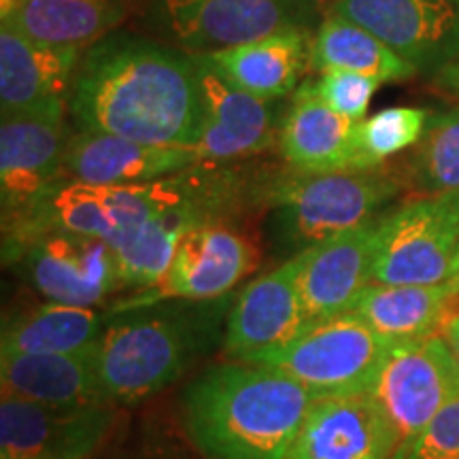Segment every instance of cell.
Masks as SVG:
<instances>
[{
	"label": "cell",
	"instance_id": "44dd1931",
	"mask_svg": "<svg viewBox=\"0 0 459 459\" xmlns=\"http://www.w3.org/2000/svg\"><path fill=\"white\" fill-rule=\"evenodd\" d=\"M220 181L204 186L179 204L166 206L143 223L139 232L117 249L119 283L132 290H149L169 271L175 247L192 228L215 223L213 217L223 200Z\"/></svg>",
	"mask_w": 459,
	"mask_h": 459
},
{
	"label": "cell",
	"instance_id": "d590c367",
	"mask_svg": "<svg viewBox=\"0 0 459 459\" xmlns=\"http://www.w3.org/2000/svg\"><path fill=\"white\" fill-rule=\"evenodd\" d=\"M449 285L453 287V294H455V300H457V311H459V249H457L455 271H453V277H451V281H449Z\"/></svg>",
	"mask_w": 459,
	"mask_h": 459
},
{
	"label": "cell",
	"instance_id": "9c48e42d",
	"mask_svg": "<svg viewBox=\"0 0 459 459\" xmlns=\"http://www.w3.org/2000/svg\"><path fill=\"white\" fill-rule=\"evenodd\" d=\"M260 254L249 238L220 223L192 228L175 247L169 271L156 285L143 290L117 311L164 300L209 302L228 294L257 266Z\"/></svg>",
	"mask_w": 459,
	"mask_h": 459
},
{
	"label": "cell",
	"instance_id": "cb8c5ba5",
	"mask_svg": "<svg viewBox=\"0 0 459 459\" xmlns=\"http://www.w3.org/2000/svg\"><path fill=\"white\" fill-rule=\"evenodd\" d=\"M308 54L311 48H307L304 34L298 28H287L257 41L203 54V57L237 88L262 100H273L296 90Z\"/></svg>",
	"mask_w": 459,
	"mask_h": 459
},
{
	"label": "cell",
	"instance_id": "5bb4252c",
	"mask_svg": "<svg viewBox=\"0 0 459 459\" xmlns=\"http://www.w3.org/2000/svg\"><path fill=\"white\" fill-rule=\"evenodd\" d=\"M82 49L43 43L0 26V108L3 115L65 119Z\"/></svg>",
	"mask_w": 459,
	"mask_h": 459
},
{
	"label": "cell",
	"instance_id": "4dcf8cb0",
	"mask_svg": "<svg viewBox=\"0 0 459 459\" xmlns=\"http://www.w3.org/2000/svg\"><path fill=\"white\" fill-rule=\"evenodd\" d=\"M394 459H459V398L449 402L415 438L400 445Z\"/></svg>",
	"mask_w": 459,
	"mask_h": 459
},
{
	"label": "cell",
	"instance_id": "ffe728a7",
	"mask_svg": "<svg viewBox=\"0 0 459 459\" xmlns=\"http://www.w3.org/2000/svg\"><path fill=\"white\" fill-rule=\"evenodd\" d=\"M99 342L74 353H0L3 394L56 406L111 404L102 392Z\"/></svg>",
	"mask_w": 459,
	"mask_h": 459
},
{
	"label": "cell",
	"instance_id": "836d02e7",
	"mask_svg": "<svg viewBox=\"0 0 459 459\" xmlns=\"http://www.w3.org/2000/svg\"><path fill=\"white\" fill-rule=\"evenodd\" d=\"M22 4H24V0H0V13H3L0 20H3V24H9L13 20Z\"/></svg>",
	"mask_w": 459,
	"mask_h": 459
},
{
	"label": "cell",
	"instance_id": "d6986e66",
	"mask_svg": "<svg viewBox=\"0 0 459 459\" xmlns=\"http://www.w3.org/2000/svg\"><path fill=\"white\" fill-rule=\"evenodd\" d=\"M203 94L200 160H234L260 153L274 143L271 100H262L230 83L203 56H192Z\"/></svg>",
	"mask_w": 459,
	"mask_h": 459
},
{
	"label": "cell",
	"instance_id": "7c38bea8",
	"mask_svg": "<svg viewBox=\"0 0 459 459\" xmlns=\"http://www.w3.org/2000/svg\"><path fill=\"white\" fill-rule=\"evenodd\" d=\"M71 139L65 119L43 115H3L0 124V200L3 230L13 228L60 183Z\"/></svg>",
	"mask_w": 459,
	"mask_h": 459
},
{
	"label": "cell",
	"instance_id": "6da1fadb",
	"mask_svg": "<svg viewBox=\"0 0 459 459\" xmlns=\"http://www.w3.org/2000/svg\"><path fill=\"white\" fill-rule=\"evenodd\" d=\"M68 111L82 130L196 149L204 113L194 57L149 39H102L79 62Z\"/></svg>",
	"mask_w": 459,
	"mask_h": 459
},
{
	"label": "cell",
	"instance_id": "9a60e30c",
	"mask_svg": "<svg viewBox=\"0 0 459 459\" xmlns=\"http://www.w3.org/2000/svg\"><path fill=\"white\" fill-rule=\"evenodd\" d=\"M400 432L372 394L313 402L285 459H394Z\"/></svg>",
	"mask_w": 459,
	"mask_h": 459
},
{
	"label": "cell",
	"instance_id": "d4e9b609",
	"mask_svg": "<svg viewBox=\"0 0 459 459\" xmlns=\"http://www.w3.org/2000/svg\"><path fill=\"white\" fill-rule=\"evenodd\" d=\"M108 321L94 307L48 302L11 319L3 330L0 353L56 355L96 344Z\"/></svg>",
	"mask_w": 459,
	"mask_h": 459
},
{
	"label": "cell",
	"instance_id": "1f68e13d",
	"mask_svg": "<svg viewBox=\"0 0 459 459\" xmlns=\"http://www.w3.org/2000/svg\"><path fill=\"white\" fill-rule=\"evenodd\" d=\"M436 83H438L440 88L449 90L455 96H459V57L436 74Z\"/></svg>",
	"mask_w": 459,
	"mask_h": 459
},
{
	"label": "cell",
	"instance_id": "4316f807",
	"mask_svg": "<svg viewBox=\"0 0 459 459\" xmlns=\"http://www.w3.org/2000/svg\"><path fill=\"white\" fill-rule=\"evenodd\" d=\"M308 66L319 73L347 71L366 74L377 82H402L417 73V68L400 57L381 39L364 28L330 15L317 28L308 54Z\"/></svg>",
	"mask_w": 459,
	"mask_h": 459
},
{
	"label": "cell",
	"instance_id": "2e32d148",
	"mask_svg": "<svg viewBox=\"0 0 459 459\" xmlns=\"http://www.w3.org/2000/svg\"><path fill=\"white\" fill-rule=\"evenodd\" d=\"M302 251L240 291L228 315L226 353L238 361L285 347L308 328L300 294Z\"/></svg>",
	"mask_w": 459,
	"mask_h": 459
},
{
	"label": "cell",
	"instance_id": "484cf974",
	"mask_svg": "<svg viewBox=\"0 0 459 459\" xmlns=\"http://www.w3.org/2000/svg\"><path fill=\"white\" fill-rule=\"evenodd\" d=\"M124 20V0H24L9 24L43 43L83 49L107 39Z\"/></svg>",
	"mask_w": 459,
	"mask_h": 459
},
{
	"label": "cell",
	"instance_id": "e0dca14e",
	"mask_svg": "<svg viewBox=\"0 0 459 459\" xmlns=\"http://www.w3.org/2000/svg\"><path fill=\"white\" fill-rule=\"evenodd\" d=\"M377 223L370 220L302 249L300 294L311 325L351 311L372 283Z\"/></svg>",
	"mask_w": 459,
	"mask_h": 459
},
{
	"label": "cell",
	"instance_id": "52a82bcc",
	"mask_svg": "<svg viewBox=\"0 0 459 459\" xmlns=\"http://www.w3.org/2000/svg\"><path fill=\"white\" fill-rule=\"evenodd\" d=\"M149 24L189 56L215 54L291 26V0H152Z\"/></svg>",
	"mask_w": 459,
	"mask_h": 459
},
{
	"label": "cell",
	"instance_id": "7a4b0ae2",
	"mask_svg": "<svg viewBox=\"0 0 459 459\" xmlns=\"http://www.w3.org/2000/svg\"><path fill=\"white\" fill-rule=\"evenodd\" d=\"M315 400L283 372L237 359L204 370L187 387L183 417L209 459H285Z\"/></svg>",
	"mask_w": 459,
	"mask_h": 459
},
{
	"label": "cell",
	"instance_id": "7402d4cb",
	"mask_svg": "<svg viewBox=\"0 0 459 459\" xmlns=\"http://www.w3.org/2000/svg\"><path fill=\"white\" fill-rule=\"evenodd\" d=\"M358 124L325 107L311 83H304L281 124V153L298 172L353 170L358 169Z\"/></svg>",
	"mask_w": 459,
	"mask_h": 459
},
{
	"label": "cell",
	"instance_id": "30bf717a",
	"mask_svg": "<svg viewBox=\"0 0 459 459\" xmlns=\"http://www.w3.org/2000/svg\"><path fill=\"white\" fill-rule=\"evenodd\" d=\"M332 15L372 32L419 73L438 74L459 57V0H334Z\"/></svg>",
	"mask_w": 459,
	"mask_h": 459
},
{
	"label": "cell",
	"instance_id": "f546056e",
	"mask_svg": "<svg viewBox=\"0 0 459 459\" xmlns=\"http://www.w3.org/2000/svg\"><path fill=\"white\" fill-rule=\"evenodd\" d=\"M378 85H381V82L366 77V74L330 71L321 73L317 82L311 83V90L332 111L347 119H353V122H361Z\"/></svg>",
	"mask_w": 459,
	"mask_h": 459
},
{
	"label": "cell",
	"instance_id": "ac0fdd59",
	"mask_svg": "<svg viewBox=\"0 0 459 459\" xmlns=\"http://www.w3.org/2000/svg\"><path fill=\"white\" fill-rule=\"evenodd\" d=\"M196 149L147 145L102 132L79 130L68 139L60 181L90 186H141L192 169Z\"/></svg>",
	"mask_w": 459,
	"mask_h": 459
},
{
	"label": "cell",
	"instance_id": "3957f363",
	"mask_svg": "<svg viewBox=\"0 0 459 459\" xmlns=\"http://www.w3.org/2000/svg\"><path fill=\"white\" fill-rule=\"evenodd\" d=\"M99 342V368L105 398L130 404L162 392L186 372L217 321L203 308L149 307L117 311Z\"/></svg>",
	"mask_w": 459,
	"mask_h": 459
},
{
	"label": "cell",
	"instance_id": "83f0119b",
	"mask_svg": "<svg viewBox=\"0 0 459 459\" xmlns=\"http://www.w3.org/2000/svg\"><path fill=\"white\" fill-rule=\"evenodd\" d=\"M406 181L423 198L459 189V107L429 115L406 166Z\"/></svg>",
	"mask_w": 459,
	"mask_h": 459
},
{
	"label": "cell",
	"instance_id": "5b68a950",
	"mask_svg": "<svg viewBox=\"0 0 459 459\" xmlns=\"http://www.w3.org/2000/svg\"><path fill=\"white\" fill-rule=\"evenodd\" d=\"M400 183L377 169L298 172L273 189L283 237L304 249L347 232L398 194Z\"/></svg>",
	"mask_w": 459,
	"mask_h": 459
},
{
	"label": "cell",
	"instance_id": "603a6c76",
	"mask_svg": "<svg viewBox=\"0 0 459 459\" xmlns=\"http://www.w3.org/2000/svg\"><path fill=\"white\" fill-rule=\"evenodd\" d=\"M455 311L457 300L449 283H370L349 313L358 315L378 336L395 347L440 334L446 319Z\"/></svg>",
	"mask_w": 459,
	"mask_h": 459
},
{
	"label": "cell",
	"instance_id": "4fadbf2b",
	"mask_svg": "<svg viewBox=\"0 0 459 459\" xmlns=\"http://www.w3.org/2000/svg\"><path fill=\"white\" fill-rule=\"evenodd\" d=\"M34 290L49 302L96 307L122 290L117 251L100 238L48 232L26 243L20 255Z\"/></svg>",
	"mask_w": 459,
	"mask_h": 459
},
{
	"label": "cell",
	"instance_id": "8992f818",
	"mask_svg": "<svg viewBox=\"0 0 459 459\" xmlns=\"http://www.w3.org/2000/svg\"><path fill=\"white\" fill-rule=\"evenodd\" d=\"M459 220L438 196L398 206L377 223L372 283L443 285L455 271Z\"/></svg>",
	"mask_w": 459,
	"mask_h": 459
},
{
	"label": "cell",
	"instance_id": "f1b7e54d",
	"mask_svg": "<svg viewBox=\"0 0 459 459\" xmlns=\"http://www.w3.org/2000/svg\"><path fill=\"white\" fill-rule=\"evenodd\" d=\"M429 111L415 107L383 108L358 124V169H377L387 158L415 147L426 132Z\"/></svg>",
	"mask_w": 459,
	"mask_h": 459
},
{
	"label": "cell",
	"instance_id": "277c9868",
	"mask_svg": "<svg viewBox=\"0 0 459 459\" xmlns=\"http://www.w3.org/2000/svg\"><path fill=\"white\" fill-rule=\"evenodd\" d=\"M392 347L358 315L344 313L313 325L285 347L257 355L249 364L283 372L317 398L372 394Z\"/></svg>",
	"mask_w": 459,
	"mask_h": 459
},
{
	"label": "cell",
	"instance_id": "ba28073f",
	"mask_svg": "<svg viewBox=\"0 0 459 459\" xmlns=\"http://www.w3.org/2000/svg\"><path fill=\"white\" fill-rule=\"evenodd\" d=\"M372 395L400 432V445L409 443L449 402L459 398V361L451 344L443 334L395 344Z\"/></svg>",
	"mask_w": 459,
	"mask_h": 459
},
{
	"label": "cell",
	"instance_id": "8fae6325",
	"mask_svg": "<svg viewBox=\"0 0 459 459\" xmlns=\"http://www.w3.org/2000/svg\"><path fill=\"white\" fill-rule=\"evenodd\" d=\"M113 421V404L56 406L3 394L0 459H88Z\"/></svg>",
	"mask_w": 459,
	"mask_h": 459
},
{
	"label": "cell",
	"instance_id": "d6a6232c",
	"mask_svg": "<svg viewBox=\"0 0 459 459\" xmlns=\"http://www.w3.org/2000/svg\"><path fill=\"white\" fill-rule=\"evenodd\" d=\"M440 334H443L445 341L451 344L453 353H455V358L459 361V311H455L449 319H446V324L443 325V330H440Z\"/></svg>",
	"mask_w": 459,
	"mask_h": 459
},
{
	"label": "cell",
	"instance_id": "e575fe53",
	"mask_svg": "<svg viewBox=\"0 0 459 459\" xmlns=\"http://www.w3.org/2000/svg\"><path fill=\"white\" fill-rule=\"evenodd\" d=\"M438 198L443 200L446 209H449L451 213L455 215L457 220H459V189H455V192H449V194H445V196H438Z\"/></svg>",
	"mask_w": 459,
	"mask_h": 459
}]
</instances>
